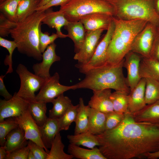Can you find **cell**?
Here are the masks:
<instances>
[{
  "label": "cell",
  "mask_w": 159,
  "mask_h": 159,
  "mask_svg": "<svg viewBox=\"0 0 159 159\" xmlns=\"http://www.w3.org/2000/svg\"><path fill=\"white\" fill-rule=\"evenodd\" d=\"M19 126L14 117H10L5 119L0 122V145L4 146L7 135L11 131Z\"/></svg>",
  "instance_id": "cell-38"
},
{
  "label": "cell",
  "mask_w": 159,
  "mask_h": 159,
  "mask_svg": "<svg viewBox=\"0 0 159 159\" xmlns=\"http://www.w3.org/2000/svg\"><path fill=\"white\" fill-rule=\"evenodd\" d=\"M131 114L136 122L159 125V101L146 104L141 110Z\"/></svg>",
  "instance_id": "cell-19"
},
{
  "label": "cell",
  "mask_w": 159,
  "mask_h": 159,
  "mask_svg": "<svg viewBox=\"0 0 159 159\" xmlns=\"http://www.w3.org/2000/svg\"><path fill=\"white\" fill-rule=\"evenodd\" d=\"M17 23L12 21L3 14L0 13V36L2 37L7 36L10 31L16 25Z\"/></svg>",
  "instance_id": "cell-41"
},
{
  "label": "cell",
  "mask_w": 159,
  "mask_h": 159,
  "mask_svg": "<svg viewBox=\"0 0 159 159\" xmlns=\"http://www.w3.org/2000/svg\"><path fill=\"white\" fill-rule=\"evenodd\" d=\"M154 9L159 15V0H153Z\"/></svg>",
  "instance_id": "cell-49"
},
{
  "label": "cell",
  "mask_w": 159,
  "mask_h": 159,
  "mask_svg": "<svg viewBox=\"0 0 159 159\" xmlns=\"http://www.w3.org/2000/svg\"><path fill=\"white\" fill-rule=\"evenodd\" d=\"M124 60V58L114 64L106 63L87 71L84 74L85 78L74 85L75 90L84 88L94 91L112 89L129 94L130 89L123 72Z\"/></svg>",
  "instance_id": "cell-2"
},
{
  "label": "cell",
  "mask_w": 159,
  "mask_h": 159,
  "mask_svg": "<svg viewBox=\"0 0 159 159\" xmlns=\"http://www.w3.org/2000/svg\"><path fill=\"white\" fill-rule=\"evenodd\" d=\"M21 0H4L0 3L1 12L11 21L16 22V13Z\"/></svg>",
  "instance_id": "cell-36"
},
{
  "label": "cell",
  "mask_w": 159,
  "mask_h": 159,
  "mask_svg": "<svg viewBox=\"0 0 159 159\" xmlns=\"http://www.w3.org/2000/svg\"><path fill=\"white\" fill-rule=\"evenodd\" d=\"M146 158L148 159H156L159 158V151L149 153L146 155Z\"/></svg>",
  "instance_id": "cell-47"
},
{
  "label": "cell",
  "mask_w": 159,
  "mask_h": 159,
  "mask_svg": "<svg viewBox=\"0 0 159 159\" xmlns=\"http://www.w3.org/2000/svg\"><path fill=\"white\" fill-rule=\"evenodd\" d=\"M146 80L142 78L138 85L128 95V112L132 113L143 108L146 105L145 93Z\"/></svg>",
  "instance_id": "cell-18"
},
{
  "label": "cell",
  "mask_w": 159,
  "mask_h": 159,
  "mask_svg": "<svg viewBox=\"0 0 159 159\" xmlns=\"http://www.w3.org/2000/svg\"><path fill=\"white\" fill-rule=\"evenodd\" d=\"M45 12V16L42 19V23L46 24L49 28L55 29L56 34L59 38H64L68 37L67 34H63L61 31L62 27L67 25L69 22L64 14L59 10L53 11L51 7L46 9Z\"/></svg>",
  "instance_id": "cell-20"
},
{
  "label": "cell",
  "mask_w": 159,
  "mask_h": 159,
  "mask_svg": "<svg viewBox=\"0 0 159 159\" xmlns=\"http://www.w3.org/2000/svg\"><path fill=\"white\" fill-rule=\"evenodd\" d=\"M8 153L4 146L0 147V159H5Z\"/></svg>",
  "instance_id": "cell-48"
},
{
  "label": "cell",
  "mask_w": 159,
  "mask_h": 159,
  "mask_svg": "<svg viewBox=\"0 0 159 159\" xmlns=\"http://www.w3.org/2000/svg\"><path fill=\"white\" fill-rule=\"evenodd\" d=\"M56 47L54 42L49 45L42 53V62L33 65L32 69L35 74L45 79L51 76L49 71L51 65L60 60V57L56 54Z\"/></svg>",
  "instance_id": "cell-15"
},
{
  "label": "cell",
  "mask_w": 159,
  "mask_h": 159,
  "mask_svg": "<svg viewBox=\"0 0 159 159\" xmlns=\"http://www.w3.org/2000/svg\"><path fill=\"white\" fill-rule=\"evenodd\" d=\"M69 0H51L47 4L40 7H38L36 11H45L53 6H62L68 2Z\"/></svg>",
  "instance_id": "cell-44"
},
{
  "label": "cell",
  "mask_w": 159,
  "mask_h": 159,
  "mask_svg": "<svg viewBox=\"0 0 159 159\" xmlns=\"http://www.w3.org/2000/svg\"><path fill=\"white\" fill-rule=\"evenodd\" d=\"M145 79L146 104H150L159 101V81L149 78Z\"/></svg>",
  "instance_id": "cell-34"
},
{
  "label": "cell",
  "mask_w": 159,
  "mask_h": 159,
  "mask_svg": "<svg viewBox=\"0 0 159 159\" xmlns=\"http://www.w3.org/2000/svg\"><path fill=\"white\" fill-rule=\"evenodd\" d=\"M64 27L67 32L68 37L74 43L75 52L77 53L81 48L85 37L86 31L84 25L80 21H69Z\"/></svg>",
  "instance_id": "cell-23"
},
{
  "label": "cell",
  "mask_w": 159,
  "mask_h": 159,
  "mask_svg": "<svg viewBox=\"0 0 159 159\" xmlns=\"http://www.w3.org/2000/svg\"><path fill=\"white\" fill-rule=\"evenodd\" d=\"M79 104H73L64 114L57 119L60 130H67L69 129L71 123L75 122L77 112Z\"/></svg>",
  "instance_id": "cell-35"
},
{
  "label": "cell",
  "mask_w": 159,
  "mask_h": 159,
  "mask_svg": "<svg viewBox=\"0 0 159 159\" xmlns=\"http://www.w3.org/2000/svg\"><path fill=\"white\" fill-rule=\"evenodd\" d=\"M64 145L62 142L60 132L56 135L52 143L47 159H72L73 157L64 151Z\"/></svg>",
  "instance_id": "cell-32"
},
{
  "label": "cell",
  "mask_w": 159,
  "mask_h": 159,
  "mask_svg": "<svg viewBox=\"0 0 159 159\" xmlns=\"http://www.w3.org/2000/svg\"><path fill=\"white\" fill-rule=\"evenodd\" d=\"M28 159H35L33 154L30 150L28 154Z\"/></svg>",
  "instance_id": "cell-51"
},
{
  "label": "cell",
  "mask_w": 159,
  "mask_h": 159,
  "mask_svg": "<svg viewBox=\"0 0 159 159\" xmlns=\"http://www.w3.org/2000/svg\"><path fill=\"white\" fill-rule=\"evenodd\" d=\"M30 151L33 154L35 159H47L48 153L45 149L35 142L29 140L28 145Z\"/></svg>",
  "instance_id": "cell-42"
},
{
  "label": "cell",
  "mask_w": 159,
  "mask_h": 159,
  "mask_svg": "<svg viewBox=\"0 0 159 159\" xmlns=\"http://www.w3.org/2000/svg\"><path fill=\"white\" fill-rule=\"evenodd\" d=\"M158 33V28L148 22L135 37L130 51L140 55L142 57H150L153 44Z\"/></svg>",
  "instance_id": "cell-8"
},
{
  "label": "cell",
  "mask_w": 159,
  "mask_h": 159,
  "mask_svg": "<svg viewBox=\"0 0 159 159\" xmlns=\"http://www.w3.org/2000/svg\"><path fill=\"white\" fill-rule=\"evenodd\" d=\"M0 46L6 49L9 53V55L6 56L4 63L6 66H9L6 74L11 73L13 71L12 66V55L14 50L17 48L16 44L14 40L10 41L0 37Z\"/></svg>",
  "instance_id": "cell-37"
},
{
  "label": "cell",
  "mask_w": 159,
  "mask_h": 159,
  "mask_svg": "<svg viewBox=\"0 0 159 159\" xmlns=\"http://www.w3.org/2000/svg\"><path fill=\"white\" fill-rule=\"evenodd\" d=\"M115 29L107 55L106 63L117 64L124 58L130 51L132 42L136 35L148 22L136 19L122 20L114 17Z\"/></svg>",
  "instance_id": "cell-3"
},
{
  "label": "cell",
  "mask_w": 159,
  "mask_h": 159,
  "mask_svg": "<svg viewBox=\"0 0 159 159\" xmlns=\"http://www.w3.org/2000/svg\"><path fill=\"white\" fill-rule=\"evenodd\" d=\"M59 38L56 34L53 33L51 35L47 32L43 33L40 28L39 32V49L42 53H43L47 47L50 44L54 42L57 38Z\"/></svg>",
  "instance_id": "cell-40"
},
{
  "label": "cell",
  "mask_w": 159,
  "mask_h": 159,
  "mask_svg": "<svg viewBox=\"0 0 159 159\" xmlns=\"http://www.w3.org/2000/svg\"><path fill=\"white\" fill-rule=\"evenodd\" d=\"M5 75L6 74L1 75L0 76V95L5 100H8L11 99L13 96L7 91L4 85V79Z\"/></svg>",
  "instance_id": "cell-46"
},
{
  "label": "cell",
  "mask_w": 159,
  "mask_h": 159,
  "mask_svg": "<svg viewBox=\"0 0 159 159\" xmlns=\"http://www.w3.org/2000/svg\"><path fill=\"white\" fill-rule=\"evenodd\" d=\"M96 136L106 159L146 158L147 154L159 151V127L136 122L128 112L117 126Z\"/></svg>",
  "instance_id": "cell-1"
},
{
  "label": "cell",
  "mask_w": 159,
  "mask_h": 159,
  "mask_svg": "<svg viewBox=\"0 0 159 159\" xmlns=\"http://www.w3.org/2000/svg\"><path fill=\"white\" fill-rule=\"evenodd\" d=\"M128 95L125 92L119 91H115L112 93L110 98L114 111L123 114L128 112Z\"/></svg>",
  "instance_id": "cell-33"
},
{
  "label": "cell",
  "mask_w": 159,
  "mask_h": 159,
  "mask_svg": "<svg viewBox=\"0 0 159 159\" xmlns=\"http://www.w3.org/2000/svg\"><path fill=\"white\" fill-rule=\"evenodd\" d=\"M156 126H158V127H159V125H156Z\"/></svg>",
  "instance_id": "cell-53"
},
{
  "label": "cell",
  "mask_w": 159,
  "mask_h": 159,
  "mask_svg": "<svg viewBox=\"0 0 159 159\" xmlns=\"http://www.w3.org/2000/svg\"><path fill=\"white\" fill-rule=\"evenodd\" d=\"M112 7L114 17L122 20L140 19L159 28V15L153 0H105Z\"/></svg>",
  "instance_id": "cell-5"
},
{
  "label": "cell",
  "mask_w": 159,
  "mask_h": 159,
  "mask_svg": "<svg viewBox=\"0 0 159 159\" xmlns=\"http://www.w3.org/2000/svg\"><path fill=\"white\" fill-rule=\"evenodd\" d=\"M93 95L89 101L88 105L91 108L107 113L114 111L113 105L110 98L112 93L110 89L93 91Z\"/></svg>",
  "instance_id": "cell-17"
},
{
  "label": "cell",
  "mask_w": 159,
  "mask_h": 159,
  "mask_svg": "<svg viewBox=\"0 0 159 159\" xmlns=\"http://www.w3.org/2000/svg\"><path fill=\"white\" fill-rule=\"evenodd\" d=\"M140 74L141 78L159 81V61L150 57H142Z\"/></svg>",
  "instance_id": "cell-25"
},
{
  "label": "cell",
  "mask_w": 159,
  "mask_h": 159,
  "mask_svg": "<svg viewBox=\"0 0 159 159\" xmlns=\"http://www.w3.org/2000/svg\"><path fill=\"white\" fill-rule=\"evenodd\" d=\"M20 80V86L16 95L29 103L36 101L35 92L40 90L46 79L34 74L25 66L18 64L16 70Z\"/></svg>",
  "instance_id": "cell-7"
},
{
  "label": "cell",
  "mask_w": 159,
  "mask_h": 159,
  "mask_svg": "<svg viewBox=\"0 0 159 159\" xmlns=\"http://www.w3.org/2000/svg\"><path fill=\"white\" fill-rule=\"evenodd\" d=\"M4 0H0V3L3 1Z\"/></svg>",
  "instance_id": "cell-52"
},
{
  "label": "cell",
  "mask_w": 159,
  "mask_h": 159,
  "mask_svg": "<svg viewBox=\"0 0 159 159\" xmlns=\"http://www.w3.org/2000/svg\"><path fill=\"white\" fill-rule=\"evenodd\" d=\"M103 31L100 29L86 32L81 47L75 53L73 58L77 61L78 64H85L90 59L100 42V39Z\"/></svg>",
  "instance_id": "cell-11"
},
{
  "label": "cell",
  "mask_w": 159,
  "mask_h": 159,
  "mask_svg": "<svg viewBox=\"0 0 159 159\" xmlns=\"http://www.w3.org/2000/svg\"><path fill=\"white\" fill-rule=\"evenodd\" d=\"M115 27L113 19L106 33L99 42L92 57L89 61L85 64H77L75 65V67L79 69L80 72L84 74L91 69L102 65L106 63L107 51L114 33Z\"/></svg>",
  "instance_id": "cell-9"
},
{
  "label": "cell",
  "mask_w": 159,
  "mask_h": 159,
  "mask_svg": "<svg viewBox=\"0 0 159 159\" xmlns=\"http://www.w3.org/2000/svg\"><path fill=\"white\" fill-rule=\"evenodd\" d=\"M47 103L35 101L30 102L29 109L31 115L39 127L42 125L47 118L46 116Z\"/></svg>",
  "instance_id": "cell-31"
},
{
  "label": "cell",
  "mask_w": 159,
  "mask_h": 159,
  "mask_svg": "<svg viewBox=\"0 0 159 159\" xmlns=\"http://www.w3.org/2000/svg\"><path fill=\"white\" fill-rule=\"evenodd\" d=\"M50 0H39L38 7H40L45 5Z\"/></svg>",
  "instance_id": "cell-50"
},
{
  "label": "cell",
  "mask_w": 159,
  "mask_h": 159,
  "mask_svg": "<svg viewBox=\"0 0 159 159\" xmlns=\"http://www.w3.org/2000/svg\"><path fill=\"white\" fill-rule=\"evenodd\" d=\"M39 0H21L16 14V22H20L31 15L38 7Z\"/></svg>",
  "instance_id": "cell-30"
},
{
  "label": "cell",
  "mask_w": 159,
  "mask_h": 159,
  "mask_svg": "<svg viewBox=\"0 0 159 159\" xmlns=\"http://www.w3.org/2000/svg\"><path fill=\"white\" fill-rule=\"evenodd\" d=\"M158 30L159 31V28H158Z\"/></svg>",
  "instance_id": "cell-54"
},
{
  "label": "cell",
  "mask_w": 159,
  "mask_h": 159,
  "mask_svg": "<svg viewBox=\"0 0 159 159\" xmlns=\"http://www.w3.org/2000/svg\"><path fill=\"white\" fill-rule=\"evenodd\" d=\"M59 10L69 21H79L82 16L96 12L113 16L112 7L105 0H69Z\"/></svg>",
  "instance_id": "cell-6"
},
{
  "label": "cell",
  "mask_w": 159,
  "mask_h": 159,
  "mask_svg": "<svg viewBox=\"0 0 159 159\" xmlns=\"http://www.w3.org/2000/svg\"><path fill=\"white\" fill-rule=\"evenodd\" d=\"M39 128L44 145L47 149L50 148L56 135L60 131L57 119L48 117L45 123Z\"/></svg>",
  "instance_id": "cell-21"
},
{
  "label": "cell",
  "mask_w": 159,
  "mask_h": 159,
  "mask_svg": "<svg viewBox=\"0 0 159 159\" xmlns=\"http://www.w3.org/2000/svg\"><path fill=\"white\" fill-rule=\"evenodd\" d=\"M125 114L113 111L106 113L105 131L112 129L117 126L123 120Z\"/></svg>",
  "instance_id": "cell-39"
},
{
  "label": "cell",
  "mask_w": 159,
  "mask_h": 159,
  "mask_svg": "<svg viewBox=\"0 0 159 159\" xmlns=\"http://www.w3.org/2000/svg\"><path fill=\"white\" fill-rule=\"evenodd\" d=\"M106 113L90 107L89 111L88 131L97 135L105 131Z\"/></svg>",
  "instance_id": "cell-24"
},
{
  "label": "cell",
  "mask_w": 159,
  "mask_h": 159,
  "mask_svg": "<svg viewBox=\"0 0 159 159\" xmlns=\"http://www.w3.org/2000/svg\"><path fill=\"white\" fill-rule=\"evenodd\" d=\"M141 59L140 55L131 51L125 57L124 67L127 70L126 79L130 90L136 87L142 78L140 74Z\"/></svg>",
  "instance_id": "cell-14"
},
{
  "label": "cell",
  "mask_w": 159,
  "mask_h": 159,
  "mask_svg": "<svg viewBox=\"0 0 159 159\" xmlns=\"http://www.w3.org/2000/svg\"><path fill=\"white\" fill-rule=\"evenodd\" d=\"M30 103L17 96L15 92L13 97L8 100H0V122L10 117L20 115L29 108Z\"/></svg>",
  "instance_id": "cell-12"
},
{
  "label": "cell",
  "mask_w": 159,
  "mask_h": 159,
  "mask_svg": "<svg viewBox=\"0 0 159 159\" xmlns=\"http://www.w3.org/2000/svg\"><path fill=\"white\" fill-rule=\"evenodd\" d=\"M30 150L29 147L27 145L8 153L5 159H28Z\"/></svg>",
  "instance_id": "cell-43"
},
{
  "label": "cell",
  "mask_w": 159,
  "mask_h": 159,
  "mask_svg": "<svg viewBox=\"0 0 159 159\" xmlns=\"http://www.w3.org/2000/svg\"><path fill=\"white\" fill-rule=\"evenodd\" d=\"M53 107L49 110V117L58 119L62 117L72 105L71 100L62 93L51 102Z\"/></svg>",
  "instance_id": "cell-29"
},
{
  "label": "cell",
  "mask_w": 159,
  "mask_h": 159,
  "mask_svg": "<svg viewBox=\"0 0 159 159\" xmlns=\"http://www.w3.org/2000/svg\"><path fill=\"white\" fill-rule=\"evenodd\" d=\"M79 107L75 121L74 134L88 131L89 111L90 107L85 105L83 98H79Z\"/></svg>",
  "instance_id": "cell-27"
},
{
  "label": "cell",
  "mask_w": 159,
  "mask_h": 159,
  "mask_svg": "<svg viewBox=\"0 0 159 159\" xmlns=\"http://www.w3.org/2000/svg\"><path fill=\"white\" fill-rule=\"evenodd\" d=\"M4 146L8 154L27 146L28 141L23 129L19 126L9 132Z\"/></svg>",
  "instance_id": "cell-22"
},
{
  "label": "cell",
  "mask_w": 159,
  "mask_h": 159,
  "mask_svg": "<svg viewBox=\"0 0 159 159\" xmlns=\"http://www.w3.org/2000/svg\"><path fill=\"white\" fill-rule=\"evenodd\" d=\"M14 118L19 126L24 130L26 139L43 147L49 153V151L46 148L42 141L39 127L32 118L29 108L20 115Z\"/></svg>",
  "instance_id": "cell-13"
},
{
  "label": "cell",
  "mask_w": 159,
  "mask_h": 159,
  "mask_svg": "<svg viewBox=\"0 0 159 159\" xmlns=\"http://www.w3.org/2000/svg\"><path fill=\"white\" fill-rule=\"evenodd\" d=\"M68 152L73 158L80 159H106L97 147L90 149L81 148L70 143L68 147Z\"/></svg>",
  "instance_id": "cell-26"
},
{
  "label": "cell",
  "mask_w": 159,
  "mask_h": 159,
  "mask_svg": "<svg viewBox=\"0 0 159 159\" xmlns=\"http://www.w3.org/2000/svg\"><path fill=\"white\" fill-rule=\"evenodd\" d=\"M150 57L159 61V31L155 40Z\"/></svg>",
  "instance_id": "cell-45"
},
{
  "label": "cell",
  "mask_w": 159,
  "mask_h": 159,
  "mask_svg": "<svg viewBox=\"0 0 159 159\" xmlns=\"http://www.w3.org/2000/svg\"><path fill=\"white\" fill-rule=\"evenodd\" d=\"M59 79V74L57 72L46 79L36 96V100L47 103L51 102L54 99L64 92L70 90H75L74 85L67 86L61 84Z\"/></svg>",
  "instance_id": "cell-10"
},
{
  "label": "cell",
  "mask_w": 159,
  "mask_h": 159,
  "mask_svg": "<svg viewBox=\"0 0 159 159\" xmlns=\"http://www.w3.org/2000/svg\"><path fill=\"white\" fill-rule=\"evenodd\" d=\"M45 16V11H36L10 31L18 51L38 61L42 59L39 47V32Z\"/></svg>",
  "instance_id": "cell-4"
},
{
  "label": "cell",
  "mask_w": 159,
  "mask_h": 159,
  "mask_svg": "<svg viewBox=\"0 0 159 159\" xmlns=\"http://www.w3.org/2000/svg\"><path fill=\"white\" fill-rule=\"evenodd\" d=\"M114 16L101 12H96L82 17L80 21L84 25L86 31L102 29L107 30Z\"/></svg>",
  "instance_id": "cell-16"
},
{
  "label": "cell",
  "mask_w": 159,
  "mask_h": 159,
  "mask_svg": "<svg viewBox=\"0 0 159 159\" xmlns=\"http://www.w3.org/2000/svg\"><path fill=\"white\" fill-rule=\"evenodd\" d=\"M67 138L70 144L82 145L90 149L100 145L96 135L88 131L77 134L69 135H67Z\"/></svg>",
  "instance_id": "cell-28"
}]
</instances>
